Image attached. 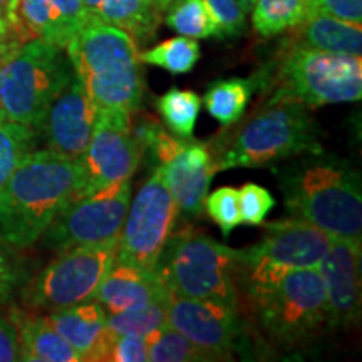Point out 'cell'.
I'll return each mask as SVG.
<instances>
[{
  "instance_id": "6da1fadb",
  "label": "cell",
  "mask_w": 362,
  "mask_h": 362,
  "mask_svg": "<svg viewBox=\"0 0 362 362\" xmlns=\"http://www.w3.org/2000/svg\"><path fill=\"white\" fill-rule=\"evenodd\" d=\"M83 183L78 160L34 149L0 193V237L17 248L39 242Z\"/></svg>"
},
{
  "instance_id": "7a4b0ae2",
  "label": "cell",
  "mask_w": 362,
  "mask_h": 362,
  "mask_svg": "<svg viewBox=\"0 0 362 362\" xmlns=\"http://www.w3.org/2000/svg\"><path fill=\"white\" fill-rule=\"evenodd\" d=\"M64 51L76 78L98 107L129 112L138 110L144 84L141 57L133 35L90 17Z\"/></svg>"
},
{
  "instance_id": "3957f363",
  "label": "cell",
  "mask_w": 362,
  "mask_h": 362,
  "mask_svg": "<svg viewBox=\"0 0 362 362\" xmlns=\"http://www.w3.org/2000/svg\"><path fill=\"white\" fill-rule=\"evenodd\" d=\"M285 208L293 218L332 238L361 242V180L351 166L332 158H312L292 166L280 181Z\"/></svg>"
},
{
  "instance_id": "277c9868",
  "label": "cell",
  "mask_w": 362,
  "mask_h": 362,
  "mask_svg": "<svg viewBox=\"0 0 362 362\" xmlns=\"http://www.w3.org/2000/svg\"><path fill=\"white\" fill-rule=\"evenodd\" d=\"M309 107L288 98H275L237 131L215 170L255 168L269 163L322 151Z\"/></svg>"
},
{
  "instance_id": "5b68a950",
  "label": "cell",
  "mask_w": 362,
  "mask_h": 362,
  "mask_svg": "<svg viewBox=\"0 0 362 362\" xmlns=\"http://www.w3.org/2000/svg\"><path fill=\"white\" fill-rule=\"evenodd\" d=\"M72 76L64 49L39 37L25 40L0 69V117L35 131Z\"/></svg>"
},
{
  "instance_id": "8992f818",
  "label": "cell",
  "mask_w": 362,
  "mask_h": 362,
  "mask_svg": "<svg viewBox=\"0 0 362 362\" xmlns=\"http://www.w3.org/2000/svg\"><path fill=\"white\" fill-rule=\"evenodd\" d=\"M238 252L202 232L187 230L166 242L156 270L171 296L205 298L237 309Z\"/></svg>"
},
{
  "instance_id": "52a82bcc",
  "label": "cell",
  "mask_w": 362,
  "mask_h": 362,
  "mask_svg": "<svg viewBox=\"0 0 362 362\" xmlns=\"http://www.w3.org/2000/svg\"><path fill=\"white\" fill-rule=\"evenodd\" d=\"M252 302L264 332L285 347L298 346L329 327L327 297L317 269L288 272Z\"/></svg>"
},
{
  "instance_id": "ba28073f",
  "label": "cell",
  "mask_w": 362,
  "mask_h": 362,
  "mask_svg": "<svg viewBox=\"0 0 362 362\" xmlns=\"http://www.w3.org/2000/svg\"><path fill=\"white\" fill-rule=\"evenodd\" d=\"M330 242V235L304 220L265 223L264 238L238 252L237 272H242L248 297L259 296L288 272L317 269Z\"/></svg>"
},
{
  "instance_id": "9c48e42d",
  "label": "cell",
  "mask_w": 362,
  "mask_h": 362,
  "mask_svg": "<svg viewBox=\"0 0 362 362\" xmlns=\"http://www.w3.org/2000/svg\"><path fill=\"white\" fill-rule=\"evenodd\" d=\"M275 98L293 99L310 110L361 101V56L292 47L279 67Z\"/></svg>"
},
{
  "instance_id": "30bf717a",
  "label": "cell",
  "mask_w": 362,
  "mask_h": 362,
  "mask_svg": "<svg viewBox=\"0 0 362 362\" xmlns=\"http://www.w3.org/2000/svg\"><path fill=\"white\" fill-rule=\"evenodd\" d=\"M117 242L74 247L22 285V300L30 310L52 312L93 300L99 284L116 260Z\"/></svg>"
},
{
  "instance_id": "8fae6325",
  "label": "cell",
  "mask_w": 362,
  "mask_h": 362,
  "mask_svg": "<svg viewBox=\"0 0 362 362\" xmlns=\"http://www.w3.org/2000/svg\"><path fill=\"white\" fill-rule=\"evenodd\" d=\"M129 203V180L74 197L40 237L42 245L54 252H62L74 247L117 242Z\"/></svg>"
},
{
  "instance_id": "7c38bea8",
  "label": "cell",
  "mask_w": 362,
  "mask_h": 362,
  "mask_svg": "<svg viewBox=\"0 0 362 362\" xmlns=\"http://www.w3.org/2000/svg\"><path fill=\"white\" fill-rule=\"evenodd\" d=\"M178 211L158 166L139 188L133 203H129L123 228L117 237V264L155 269L171 237Z\"/></svg>"
},
{
  "instance_id": "4fadbf2b",
  "label": "cell",
  "mask_w": 362,
  "mask_h": 362,
  "mask_svg": "<svg viewBox=\"0 0 362 362\" xmlns=\"http://www.w3.org/2000/svg\"><path fill=\"white\" fill-rule=\"evenodd\" d=\"M131 112L99 107L90 141L79 158L83 183L74 197L131 180L143 156V143L131 126Z\"/></svg>"
},
{
  "instance_id": "5bb4252c",
  "label": "cell",
  "mask_w": 362,
  "mask_h": 362,
  "mask_svg": "<svg viewBox=\"0 0 362 362\" xmlns=\"http://www.w3.org/2000/svg\"><path fill=\"white\" fill-rule=\"evenodd\" d=\"M143 146L151 144L171 197L175 198L178 210L188 215H200L205 206V198L215 175V163L205 144L193 139L173 138L151 124L149 128L134 129Z\"/></svg>"
},
{
  "instance_id": "9a60e30c",
  "label": "cell",
  "mask_w": 362,
  "mask_h": 362,
  "mask_svg": "<svg viewBox=\"0 0 362 362\" xmlns=\"http://www.w3.org/2000/svg\"><path fill=\"white\" fill-rule=\"evenodd\" d=\"M98 115L96 103L74 74L47 107L35 133L47 149L69 160H79L90 141Z\"/></svg>"
},
{
  "instance_id": "2e32d148",
  "label": "cell",
  "mask_w": 362,
  "mask_h": 362,
  "mask_svg": "<svg viewBox=\"0 0 362 362\" xmlns=\"http://www.w3.org/2000/svg\"><path fill=\"white\" fill-rule=\"evenodd\" d=\"M168 324L215 361L228 359L240 334L237 309L205 298L171 296Z\"/></svg>"
},
{
  "instance_id": "e0dca14e",
  "label": "cell",
  "mask_w": 362,
  "mask_h": 362,
  "mask_svg": "<svg viewBox=\"0 0 362 362\" xmlns=\"http://www.w3.org/2000/svg\"><path fill=\"white\" fill-rule=\"evenodd\" d=\"M361 242L332 238L317 270L329 307V327L347 329L361 319Z\"/></svg>"
},
{
  "instance_id": "ac0fdd59",
  "label": "cell",
  "mask_w": 362,
  "mask_h": 362,
  "mask_svg": "<svg viewBox=\"0 0 362 362\" xmlns=\"http://www.w3.org/2000/svg\"><path fill=\"white\" fill-rule=\"evenodd\" d=\"M89 19L83 0H17L16 33L22 42L39 37L64 49Z\"/></svg>"
},
{
  "instance_id": "d6986e66",
  "label": "cell",
  "mask_w": 362,
  "mask_h": 362,
  "mask_svg": "<svg viewBox=\"0 0 362 362\" xmlns=\"http://www.w3.org/2000/svg\"><path fill=\"white\" fill-rule=\"evenodd\" d=\"M171 292L155 269L115 264L104 275L93 300L103 305L106 314H117L149 302L170 300Z\"/></svg>"
},
{
  "instance_id": "ffe728a7",
  "label": "cell",
  "mask_w": 362,
  "mask_h": 362,
  "mask_svg": "<svg viewBox=\"0 0 362 362\" xmlns=\"http://www.w3.org/2000/svg\"><path fill=\"white\" fill-rule=\"evenodd\" d=\"M47 322L66 339L83 361H104L111 332L107 314L96 300L49 312Z\"/></svg>"
},
{
  "instance_id": "44dd1931",
  "label": "cell",
  "mask_w": 362,
  "mask_h": 362,
  "mask_svg": "<svg viewBox=\"0 0 362 362\" xmlns=\"http://www.w3.org/2000/svg\"><path fill=\"white\" fill-rule=\"evenodd\" d=\"M12 324L19 337L21 361L29 362H79L81 356L45 317L12 310Z\"/></svg>"
},
{
  "instance_id": "7402d4cb",
  "label": "cell",
  "mask_w": 362,
  "mask_h": 362,
  "mask_svg": "<svg viewBox=\"0 0 362 362\" xmlns=\"http://www.w3.org/2000/svg\"><path fill=\"white\" fill-rule=\"evenodd\" d=\"M292 30L296 40L293 47L349 54V56L362 54V29L357 24L315 12Z\"/></svg>"
},
{
  "instance_id": "603a6c76",
  "label": "cell",
  "mask_w": 362,
  "mask_h": 362,
  "mask_svg": "<svg viewBox=\"0 0 362 362\" xmlns=\"http://www.w3.org/2000/svg\"><path fill=\"white\" fill-rule=\"evenodd\" d=\"M94 19L116 25L138 42H148L156 33L158 6L153 0H83Z\"/></svg>"
},
{
  "instance_id": "cb8c5ba5",
  "label": "cell",
  "mask_w": 362,
  "mask_h": 362,
  "mask_svg": "<svg viewBox=\"0 0 362 362\" xmlns=\"http://www.w3.org/2000/svg\"><path fill=\"white\" fill-rule=\"evenodd\" d=\"M250 12L255 33L262 37H274L315 13V0H255Z\"/></svg>"
},
{
  "instance_id": "d4e9b609",
  "label": "cell",
  "mask_w": 362,
  "mask_h": 362,
  "mask_svg": "<svg viewBox=\"0 0 362 362\" xmlns=\"http://www.w3.org/2000/svg\"><path fill=\"white\" fill-rule=\"evenodd\" d=\"M253 86L248 79L218 81L206 90L203 103L208 115L215 117L220 124L230 126L237 123L245 112L250 101Z\"/></svg>"
},
{
  "instance_id": "484cf974",
  "label": "cell",
  "mask_w": 362,
  "mask_h": 362,
  "mask_svg": "<svg viewBox=\"0 0 362 362\" xmlns=\"http://www.w3.org/2000/svg\"><path fill=\"white\" fill-rule=\"evenodd\" d=\"M37 133L29 126L0 117V193L17 166L35 149Z\"/></svg>"
},
{
  "instance_id": "4316f807",
  "label": "cell",
  "mask_w": 362,
  "mask_h": 362,
  "mask_svg": "<svg viewBox=\"0 0 362 362\" xmlns=\"http://www.w3.org/2000/svg\"><path fill=\"white\" fill-rule=\"evenodd\" d=\"M168 302L158 300L117 314H107V330L116 336L146 339L163 325L168 324Z\"/></svg>"
},
{
  "instance_id": "83f0119b",
  "label": "cell",
  "mask_w": 362,
  "mask_h": 362,
  "mask_svg": "<svg viewBox=\"0 0 362 362\" xmlns=\"http://www.w3.org/2000/svg\"><path fill=\"white\" fill-rule=\"evenodd\" d=\"M148 361L151 362H205L215 361L208 352L181 336L178 330L163 325L146 337Z\"/></svg>"
},
{
  "instance_id": "f1b7e54d",
  "label": "cell",
  "mask_w": 362,
  "mask_h": 362,
  "mask_svg": "<svg viewBox=\"0 0 362 362\" xmlns=\"http://www.w3.org/2000/svg\"><path fill=\"white\" fill-rule=\"evenodd\" d=\"M156 106L171 133L180 138H192L202 107V99L197 93L173 88L158 99Z\"/></svg>"
},
{
  "instance_id": "f546056e",
  "label": "cell",
  "mask_w": 362,
  "mask_h": 362,
  "mask_svg": "<svg viewBox=\"0 0 362 362\" xmlns=\"http://www.w3.org/2000/svg\"><path fill=\"white\" fill-rule=\"evenodd\" d=\"M166 24L185 37L197 40L218 37V25L205 0H175L166 16Z\"/></svg>"
},
{
  "instance_id": "4dcf8cb0",
  "label": "cell",
  "mask_w": 362,
  "mask_h": 362,
  "mask_svg": "<svg viewBox=\"0 0 362 362\" xmlns=\"http://www.w3.org/2000/svg\"><path fill=\"white\" fill-rule=\"evenodd\" d=\"M141 62L163 67L171 74H187L200 59V44L197 39L173 37L139 54Z\"/></svg>"
},
{
  "instance_id": "1f68e13d",
  "label": "cell",
  "mask_w": 362,
  "mask_h": 362,
  "mask_svg": "<svg viewBox=\"0 0 362 362\" xmlns=\"http://www.w3.org/2000/svg\"><path fill=\"white\" fill-rule=\"evenodd\" d=\"M203 208H206L208 215L220 226L221 233L225 237L242 223L238 205V189L232 187L218 188L214 193L206 194L205 206Z\"/></svg>"
},
{
  "instance_id": "d6a6232c",
  "label": "cell",
  "mask_w": 362,
  "mask_h": 362,
  "mask_svg": "<svg viewBox=\"0 0 362 362\" xmlns=\"http://www.w3.org/2000/svg\"><path fill=\"white\" fill-rule=\"evenodd\" d=\"M19 250L0 237V304L8 300L27 280L25 262Z\"/></svg>"
},
{
  "instance_id": "836d02e7",
  "label": "cell",
  "mask_w": 362,
  "mask_h": 362,
  "mask_svg": "<svg viewBox=\"0 0 362 362\" xmlns=\"http://www.w3.org/2000/svg\"><path fill=\"white\" fill-rule=\"evenodd\" d=\"M238 205L242 223L259 226L264 225L267 214L275 206V200L267 188L247 183L238 189Z\"/></svg>"
},
{
  "instance_id": "e575fe53",
  "label": "cell",
  "mask_w": 362,
  "mask_h": 362,
  "mask_svg": "<svg viewBox=\"0 0 362 362\" xmlns=\"http://www.w3.org/2000/svg\"><path fill=\"white\" fill-rule=\"evenodd\" d=\"M205 4L218 25V37H230L242 33L247 12L238 0H205Z\"/></svg>"
},
{
  "instance_id": "d590c367",
  "label": "cell",
  "mask_w": 362,
  "mask_h": 362,
  "mask_svg": "<svg viewBox=\"0 0 362 362\" xmlns=\"http://www.w3.org/2000/svg\"><path fill=\"white\" fill-rule=\"evenodd\" d=\"M104 361L146 362L148 361L146 339L133 337V336H116V334L111 332V339L106 347Z\"/></svg>"
},
{
  "instance_id": "8d00e7d4",
  "label": "cell",
  "mask_w": 362,
  "mask_h": 362,
  "mask_svg": "<svg viewBox=\"0 0 362 362\" xmlns=\"http://www.w3.org/2000/svg\"><path fill=\"white\" fill-rule=\"evenodd\" d=\"M315 12L351 24H362V0H315Z\"/></svg>"
},
{
  "instance_id": "74e56055",
  "label": "cell",
  "mask_w": 362,
  "mask_h": 362,
  "mask_svg": "<svg viewBox=\"0 0 362 362\" xmlns=\"http://www.w3.org/2000/svg\"><path fill=\"white\" fill-rule=\"evenodd\" d=\"M13 361H21V347L16 325L6 317H0V362Z\"/></svg>"
},
{
  "instance_id": "f35d334b",
  "label": "cell",
  "mask_w": 362,
  "mask_h": 362,
  "mask_svg": "<svg viewBox=\"0 0 362 362\" xmlns=\"http://www.w3.org/2000/svg\"><path fill=\"white\" fill-rule=\"evenodd\" d=\"M0 19L6 21L7 24H11L12 29L16 30V25H17V0H0ZM17 37H19V35H17Z\"/></svg>"
},
{
  "instance_id": "ab89813d",
  "label": "cell",
  "mask_w": 362,
  "mask_h": 362,
  "mask_svg": "<svg viewBox=\"0 0 362 362\" xmlns=\"http://www.w3.org/2000/svg\"><path fill=\"white\" fill-rule=\"evenodd\" d=\"M12 40H19V42H22V40L17 37L16 30L12 29L11 24H7L6 21L0 19V44L12 42Z\"/></svg>"
},
{
  "instance_id": "60d3db41",
  "label": "cell",
  "mask_w": 362,
  "mask_h": 362,
  "mask_svg": "<svg viewBox=\"0 0 362 362\" xmlns=\"http://www.w3.org/2000/svg\"><path fill=\"white\" fill-rule=\"evenodd\" d=\"M21 44H22V42H19V40H12V42L0 44V69H2V66L6 64L7 59L12 56V52L16 51V49L19 47Z\"/></svg>"
},
{
  "instance_id": "b9f144b4",
  "label": "cell",
  "mask_w": 362,
  "mask_h": 362,
  "mask_svg": "<svg viewBox=\"0 0 362 362\" xmlns=\"http://www.w3.org/2000/svg\"><path fill=\"white\" fill-rule=\"evenodd\" d=\"M238 2H240V6H242L243 11L250 12L252 7H253V4H255V0H238Z\"/></svg>"
},
{
  "instance_id": "7bdbcfd3",
  "label": "cell",
  "mask_w": 362,
  "mask_h": 362,
  "mask_svg": "<svg viewBox=\"0 0 362 362\" xmlns=\"http://www.w3.org/2000/svg\"><path fill=\"white\" fill-rule=\"evenodd\" d=\"M153 2H155V4H156V6H158V8H161V7L168 6V4L171 2V0H153Z\"/></svg>"
}]
</instances>
